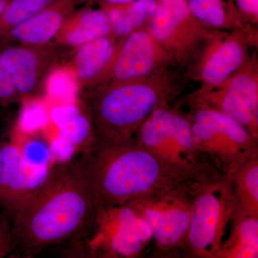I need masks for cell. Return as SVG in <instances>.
Here are the masks:
<instances>
[{
  "mask_svg": "<svg viewBox=\"0 0 258 258\" xmlns=\"http://www.w3.org/2000/svg\"><path fill=\"white\" fill-rule=\"evenodd\" d=\"M73 163L87 186L96 211L159 194L195 197L206 184L171 172L134 138L103 145L92 142Z\"/></svg>",
  "mask_w": 258,
  "mask_h": 258,
  "instance_id": "cell-1",
  "label": "cell"
},
{
  "mask_svg": "<svg viewBox=\"0 0 258 258\" xmlns=\"http://www.w3.org/2000/svg\"><path fill=\"white\" fill-rule=\"evenodd\" d=\"M12 80L3 66L0 56V105L8 106L19 99Z\"/></svg>",
  "mask_w": 258,
  "mask_h": 258,
  "instance_id": "cell-24",
  "label": "cell"
},
{
  "mask_svg": "<svg viewBox=\"0 0 258 258\" xmlns=\"http://www.w3.org/2000/svg\"><path fill=\"white\" fill-rule=\"evenodd\" d=\"M9 1L10 0H0V18L4 13L5 8H6Z\"/></svg>",
  "mask_w": 258,
  "mask_h": 258,
  "instance_id": "cell-28",
  "label": "cell"
},
{
  "mask_svg": "<svg viewBox=\"0 0 258 258\" xmlns=\"http://www.w3.org/2000/svg\"><path fill=\"white\" fill-rule=\"evenodd\" d=\"M120 40L111 35L83 44L75 49L69 66L80 88H94L111 63Z\"/></svg>",
  "mask_w": 258,
  "mask_h": 258,
  "instance_id": "cell-16",
  "label": "cell"
},
{
  "mask_svg": "<svg viewBox=\"0 0 258 258\" xmlns=\"http://www.w3.org/2000/svg\"><path fill=\"white\" fill-rule=\"evenodd\" d=\"M157 2V9L147 28L174 64L188 70L217 29L195 16L186 0Z\"/></svg>",
  "mask_w": 258,
  "mask_h": 258,
  "instance_id": "cell-7",
  "label": "cell"
},
{
  "mask_svg": "<svg viewBox=\"0 0 258 258\" xmlns=\"http://www.w3.org/2000/svg\"><path fill=\"white\" fill-rule=\"evenodd\" d=\"M184 79L169 67L139 79L84 90L83 106L93 132V143L112 144L133 139L153 112L181 93Z\"/></svg>",
  "mask_w": 258,
  "mask_h": 258,
  "instance_id": "cell-3",
  "label": "cell"
},
{
  "mask_svg": "<svg viewBox=\"0 0 258 258\" xmlns=\"http://www.w3.org/2000/svg\"><path fill=\"white\" fill-rule=\"evenodd\" d=\"M0 148H1V144H0Z\"/></svg>",
  "mask_w": 258,
  "mask_h": 258,
  "instance_id": "cell-29",
  "label": "cell"
},
{
  "mask_svg": "<svg viewBox=\"0 0 258 258\" xmlns=\"http://www.w3.org/2000/svg\"><path fill=\"white\" fill-rule=\"evenodd\" d=\"M205 106L230 115L249 132L258 110V58L254 52L245 64L215 87L199 88L188 96Z\"/></svg>",
  "mask_w": 258,
  "mask_h": 258,
  "instance_id": "cell-11",
  "label": "cell"
},
{
  "mask_svg": "<svg viewBox=\"0 0 258 258\" xmlns=\"http://www.w3.org/2000/svg\"><path fill=\"white\" fill-rule=\"evenodd\" d=\"M55 1V0H10L0 18V40L12 28L35 16Z\"/></svg>",
  "mask_w": 258,
  "mask_h": 258,
  "instance_id": "cell-22",
  "label": "cell"
},
{
  "mask_svg": "<svg viewBox=\"0 0 258 258\" xmlns=\"http://www.w3.org/2000/svg\"><path fill=\"white\" fill-rule=\"evenodd\" d=\"M134 138L166 169L185 179L205 184L222 174L195 144L189 116L181 104L158 108Z\"/></svg>",
  "mask_w": 258,
  "mask_h": 258,
  "instance_id": "cell-4",
  "label": "cell"
},
{
  "mask_svg": "<svg viewBox=\"0 0 258 258\" xmlns=\"http://www.w3.org/2000/svg\"><path fill=\"white\" fill-rule=\"evenodd\" d=\"M108 15L104 9H86L73 13L64 22L55 38L60 47H76L111 35Z\"/></svg>",
  "mask_w": 258,
  "mask_h": 258,
  "instance_id": "cell-17",
  "label": "cell"
},
{
  "mask_svg": "<svg viewBox=\"0 0 258 258\" xmlns=\"http://www.w3.org/2000/svg\"><path fill=\"white\" fill-rule=\"evenodd\" d=\"M195 197L181 193L159 194L128 204L138 210L150 227L157 253L187 255Z\"/></svg>",
  "mask_w": 258,
  "mask_h": 258,
  "instance_id": "cell-9",
  "label": "cell"
},
{
  "mask_svg": "<svg viewBox=\"0 0 258 258\" xmlns=\"http://www.w3.org/2000/svg\"><path fill=\"white\" fill-rule=\"evenodd\" d=\"M232 216L258 217V157L240 166L232 179Z\"/></svg>",
  "mask_w": 258,
  "mask_h": 258,
  "instance_id": "cell-20",
  "label": "cell"
},
{
  "mask_svg": "<svg viewBox=\"0 0 258 258\" xmlns=\"http://www.w3.org/2000/svg\"><path fill=\"white\" fill-rule=\"evenodd\" d=\"M15 247L11 226L6 220L0 218V258L8 255Z\"/></svg>",
  "mask_w": 258,
  "mask_h": 258,
  "instance_id": "cell-26",
  "label": "cell"
},
{
  "mask_svg": "<svg viewBox=\"0 0 258 258\" xmlns=\"http://www.w3.org/2000/svg\"><path fill=\"white\" fill-rule=\"evenodd\" d=\"M80 88L79 82L70 66L52 68L45 79L47 94L57 98H74Z\"/></svg>",
  "mask_w": 258,
  "mask_h": 258,
  "instance_id": "cell-23",
  "label": "cell"
},
{
  "mask_svg": "<svg viewBox=\"0 0 258 258\" xmlns=\"http://www.w3.org/2000/svg\"><path fill=\"white\" fill-rule=\"evenodd\" d=\"M61 54L57 44L5 45L0 50L2 62L19 97L36 92L44 78Z\"/></svg>",
  "mask_w": 258,
  "mask_h": 258,
  "instance_id": "cell-13",
  "label": "cell"
},
{
  "mask_svg": "<svg viewBox=\"0 0 258 258\" xmlns=\"http://www.w3.org/2000/svg\"><path fill=\"white\" fill-rule=\"evenodd\" d=\"M191 13L203 23L221 30L242 28L244 23L237 10L223 0H186Z\"/></svg>",
  "mask_w": 258,
  "mask_h": 258,
  "instance_id": "cell-21",
  "label": "cell"
},
{
  "mask_svg": "<svg viewBox=\"0 0 258 258\" xmlns=\"http://www.w3.org/2000/svg\"><path fill=\"white\" fill-rule=\"evenodd\" d=\"M171 66H176L172 57L147 26L144 27L120 40L111 63L96 86L145 77Z\"/></svg>",
  "mask_w": 258,
  "mask_h": 258,
  "instance_id": "cell-12",
  "label": "cell"
},
{
  "mask_svg": "<svg viewBox=\"0 0 258 258\" xmlns=\"http://www.w3.org/2000/svg\"><path fill=\"white\" fill-rule=\"evenodd\" d=\"M96 210L91 194L74 163L47 171L13 215L15 247L37 255L93 226Z\"/></svg>",
  "mask_w": 258,
  "mask_h": 258,
  "instance_id": "cell-2",
  "label": "cell"
},
{
  "mask_svg": "<svg viewBox=\"0 0 258 258\" xmlns=\"http://www.w3.org/2000/svg\"><path fill=\"white\" fill-rule=\"evenodd\" d=\"M93 248L106 257H137L152 240L150 227L132 205L96 211Z\"/></svg>",
  "mask_w": 258,
  "mask_h": 258,
  "instance_id": "cell-10",
  "label": "cell"
},
{
  "mask_svg": "<svg viewBox=\"0 0 258 258\" xmlns=\"http://www.w3.org/2000/svg\"><path fill=\"white\" fill-rule=\"evenodd\" d=\"M237 11L244 23L257 25L258 0H235Z\"/></svg>",
  "mask_w": 258,
  "mask_h": 258,
  "instance_id": "cell-25",
  "label": "cell"
},
{
  "mask_svg": "<svg viewBox=\"0 0 258 258\" xmlns=\"http://www.w3.org/2000/svg\"><path fill=\"white\" fill-rule=\"evenodd\" d=\"M101 1L105 5V7H110L128 4L136 0H101Z\"/></svg>",
  "mask_w": 258,
  "mask_h": 258,
  "instance_id": "cell-27",
  "label": "cell"
},
{
  "mask_svg": "<svg viewBox=\"0 0 258 258\" xmlns=\"http://www.w3.org/2000/svg\"><path fill=\"white\" fill-rule=\"evenodd\" d=\"M157 6V0H136L103 9L108 15L112 35L121 40L131 32L147 27Z\"/></svg>",
  "mask_w": 258,
  "mask_h": 258,
  "instance_id": "cell-19",
  "label": "cell"
},
{
  "mask_svg": "<svg viewBox=\"0 0 258 258\" xmlns=\"http://www.w3.org/2000/svg\"><path fill=\"white\" fill-rule=\"evenodd\" d=\"M79 0H55L35 16L11 29L0 41L5 45H41L55 40Z\"/></svg>",
  "mask_w": 258,
  "mask_h": 258,
  "instance_id": "cell-15",
  "label": "cell"
},
{
  "mask_svg": "<svg viewBox=\"0 0 258 258\" xmlns=\"http://www.w3.org/2000/svg\"><path fill=\"white\" fill-rule=\"evenodd\" d=\"M230 222L228 238L222 241L215 258H257L258 217L236 215Z\"/></svg>",
  "mask_w": 258,
  "mask_h": 258,
  "instance_id": "cell-18",
  "label": "cell"
},
{
  "mask_svg": "<svg viewBox=\"0 0 258 258\" xmlns=\"http://www.w3.org/2000/svg\"><path fill=\"white\" fill-rule=\"evenodd\" d=\"M45 174L33 175L25 164L21 149L13 142L0 148V208L13 216L42 182Z\"/></svg>",
  "mask_w": 258,
  "mask_h": 258,
  "instance_id": "cell-14",
  "label": "cell"
},
{
  "mask_svg": "<svg viewBox=\"0 0 258 258\" xmlns=\"http://www.w3.org/2000/svg\"><path fill=\"white\" fill-rule=\"evenodd\" d=\"M185 103L197 147L222 174H235L244 163L258 157V139L237 120L186 97Z\"/></svg>",
  "mask_w": 258,
  "mask_h": 258,
  "instance_id": "cell-5",
  "label": "cell"
},
{
  "mask_svg": "<svg viewBox=\"0 0 258 258\" xmlns=\"http://www.w3.org/2000/svg\"><path fill=\"white\" fill-rule=\"evenodd\" d=\"M234 174H221L209 181L194 200L188 234L187 255L215 258L233 212Z\"/></svg>",
  "mask_w": 258,
  "mask_h": 258,
  "instance_id": "cell-6",
  "label": "cell"
},
{
  "mask_svg": "<svg viewBox=\"0 0 258 258\" xmlns=\"http://www.w3.org/2000/svg\"><path fill=\"white\" fill-rule=\"evenodd\" d=\"M254 25L232 30H217L208 39L188 71V76L201 83L200 88L215 87L242 68L250 58V47L257 44Z\"/></svg>",
  "mask_w": 258,
  "mask_h": 258,
  "instance_id": "cell-8",
  "label": "cell"
}]
</instances>
